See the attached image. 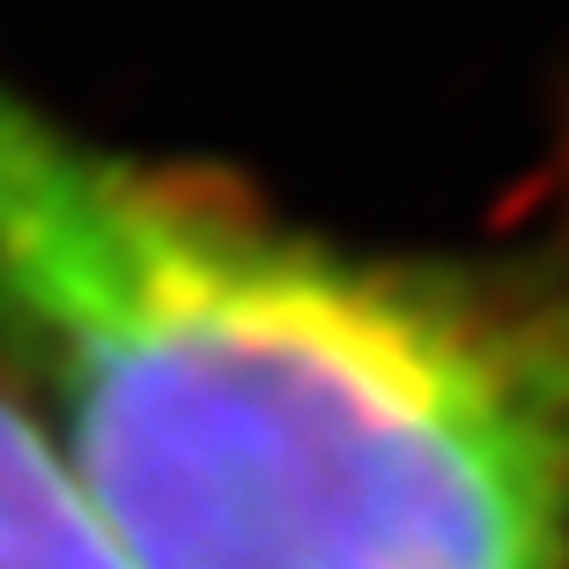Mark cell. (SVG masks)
I'll return each instance as SVG.
<instances>
[{
    "instance_id": "obj_2",
    "label": "cell",
    "mask_w": 569,
    "mask_h": 569,
    "mask_svg": "<svg viewBox=\"0 0 569 569\" xmlns=\"http://www.w3.org/2000/svg\"><path fill=\"white\" fill-rule=\"evenodd\" d=\"M0 569H127L104 518L0 385Z\"/></svg>"
},
{
    "instance_id": "obj_1",
    "label": "cell",
    "mask_w": 569,
    "mask_h": 569,
    "mask_svg": "<svg viewBox=\"0 0 569 569\" xmlns=\"http://www.w3.org/2000/svg\"><path fill=\"white\" fill-rule=\"evenodd\" d=\"M0 385L127 569H569V230L348 244L0 74Z\"/></svg>"
}]
</instances>
